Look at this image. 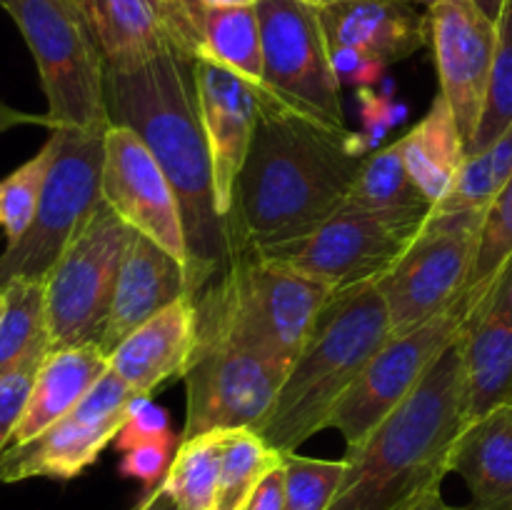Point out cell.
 I'll return each mask as SVG.
<instances>
[{
  "label": "cell",
  "instance_id": "cell-1",
  "mask_svg": "<svg viewBox=\"0 0 512 510\" xmlns=\"http://www.w3.org/2000/svg\"><path fill=\"white\" fill-rule=\"evenodd\" d=\"M370 155L368 140L293 108H260L235 183V258L308 235L338 213Z\"/></svg>",
  "mask_w": 512,
  "mask_h": 510
},
{
  "label": "cell",
  "instance_id": "cell-2",
  "mask_svg": "<svg viewBox=\"0 0 512 510\" xmlns=\"http://www.w3.org/2000/svg\"><path fill=\"white\" fill-rule=\"evenodd\" d=\"M110 125L130 128L153 153L178 195L188 238V283L198 295L235 260L230 225L215 203L213 160L200 120L195 60L163 53L105 70Z\"/></svg>",
  "mask_w": 512,
  "mask_h": 510
},
{
  "label": "cell",
  "instance_id": "cell-3",
  "mask_svg": "<svg viewBox=\"0 0 512 510\" xmlns=\"http://www.w3.org/2000/svg\"><path fill=\"white\" fill-rule=\"evenodd\" d=\"M468 428L463 333L413 393L345 455L328 510H408L440 493L450 455Z\"/></svg>",
  "mask_w": 512,
  "mask_h": 510
},
{
  "label": "cell",
  "instance_id": "cell-4",
  "mask_svg": "<svg viewBox=\"0 0 512 510\" xmlns=\"http://www.w3.org/2000/svg\"><path fill=\"white\" fill-rule=\"evenodd\" d=\"M390 335V315L378 285L335 293L290 365L273 410L260 428L265 443L285 455L298 453L305 440L328 428L335 408Z\"/></svg>",
  "mask_w": 512,
  "mask_h": 510
},
{
  "label": "cell",
  "instance_id": "cell-5",
  "mask_svg": "<svg viewBox=\"0 0 512 510\" xmlns=\"http://www.w3.org/2000/svg\"><path fill=\"white\" fill-rule=\"evenodd\" d=\"M333 295L325 285L258 255H238L220 278L195 295L198 345L263 350L293 365Z\"/></svg>",
  "mask_w": 512,
  "mask_h": 510
},
{
  "label": "cell",
  "instance_id": "cell-6",
  "mask_svg": "<svg viewBox=\"0 0 512 510\" xmlns=\"http://www.w3.org/2000/svg\"><path fill=\"white\" fill-rule=\"evenodd\" d=\"M0 8L18 25L38 65L50 130L110 125L108 65L83 0H0Z\"/></svg>",
  "mask_w": 512,
  "mask_h": 510
},
{
  "label": "cell",
  "instance_id": "cell-7",
  "mask_svg": "<svg viewBox=\"0 0 512 510\" xmlns=\"http://www.w3.org/2000/svg\"><path fill=\"white\" fill-rule=\"evenodd\" d=\"M430 210H360L343 205L303 238L265 245L253 255L343 293L378 283L415 243Z\"/></svg>",
  "mask_w": 512,
  "mask_h": 510
},
{
  "label": "cell",
  "instance_id": "cell-8",
  "mask_svg": "<svg viewBox=\"0 0 512 510\" xmlns=\"http://www.w3.org/2000/svg\"><path fill=\"white\" fill-rule=\"evenodd\" d=\"M105 128H55V158L38 210L23 238L0 255V285L13 278L45 280L75 235L103 203Z\"/></svg>",
  "mask_w": 512,
  "mask_h": 510
},
{
  "label": "cell",
  "instance_id": "cell-9",
  "mask_svg": "<svg viewBox=\"0 0 512 510\" xmlns=\"http://www.w3.org/2000/svg\"><path fill=\"white\" fill-rule=\"evenodd\" d=\"M263 40L260 108H293L323 123L345 128L340 80L330 63V45L320 8L310 0H260L255 5Z\"/></svg>",
  "mask_w": 512,
  "mask_h": 510
},
{
  "label": "cell",
  "instance_id": "cell-10",
  "mask_svg": "<svg viewBox=\"0 0 512 510\" xmlns=\"http://www.w3.org/2000/svg\"><path fill=\"white\" fill-rule=\"evenodd\" d=\"M135 230L100 203L45 278L50 350L100 343Z\"/></svg>",
  "mask_w": 512,
  "mask_h": 510
},
{
  "label": "cell",
  "instance_id": "cell-11",
  "mask_svg": "<svg viewBox=\"0 0 512 510\" xmlns=\"http://www.w3.org/2000/svg\"><path fill=\"white\" fill-rule=\"evenodd\" d=\"M488 213L428 215L415 243L378 280L393 335L448 310L468 290Z\"/></svg>",
  "mask_w": 512,
  "mask_h": 510
},
{
  "label": "cell",
  "instance_id": "cell-12",
  "mask_svg": "<svg viewBox=\"0 0 512 510\" xmlns=\"http://www.w3.org/2000/svg\"><path fill=\"white\" fill-rule=\"evenodd\" d=\"M475 310L478 295L465 290L463 298L433 320L403 335H390L330 418L328 428L343 435L348 450L358 448L413 393L440 355L460 338Z\"/></svg>",
  "mask_w": 512,
  "mask_h": 510
},
{
  "label": "cell",
  "instance_id": "cell-13",
  "mask_svg": "<svg viewBox=\"0 0 512 510\" xmlns=\"http://www.w3.org/2000/svg\"><path fill=\"white\" fill-rule=\"evenodd\" d=\"M290 363L263 350L200 343L185 373L188 415L180 440L210 430H255L268 420Z\"/></svg>",
  "mask_w": 512,
  "mask_h": 510
},
{
  "label": "cell",
  "instance_id": "cell-14",
  "mask_svg": "<svg viewBox=\"0 0 512 510\" xmlns=\"http://www.w3.org/2000/svg\"><path fill=\"white\" fill-rule=\"evenodd\" d=\"M135 398L138 395L108 370L58 423L28 443L10 445L3 450L0 483H20L33 478H78L110 443H115Z\"/></svg>",
  "mask_w": 512,
  "mask_h": 510
},
{
  "label": "cell",
  "instance_id": "cell-15",
  "mask_svg": "<svg viewBox=\"0 0 512 510\" xmlns=\"http://www.w3.org/2000/svg\"><path fill=\"white\" fill-rule=\"evenodd\" d=\"M100 188H103V200L123 223L168 250L185 265V270L190 268L188 238H185L178 195L148 145L130 128L110 125L105 133Z\"/></svg>",
  "mask_w": 512,
  "mask_h": 510
},
{
  "label": "cell",
  "instance_id": "cell-16",
  "mask_svg": "<svg viewBox=\"0 0 512 510\" xmlns=\"http://www.w3.org/2000/svg\"><path fill=\"white\" fill-rule=\"evenodd\" d=\"M425 20L440 95L453 108L465 150H470L498 48V23L490 20L475 0H433Z\"/></svg>",
  "mask_w": 512,
  "mask_h": 510
},
{
  "label": "cell",
  "instance_id": "cell-17",
  "mask_svg": "<svg viewBox=\"0 0 512 510\" xmlns=\"http://www.w3.org/2000/svg\"><path fill=\"white\" fill-rule=\"evenodd\" d=\"M195 90L213 160L215 203L228 223L233 213L235 183L248 158L260 118L258 93L243 75L210 58H195Z\"/></svg>",
  "mask_w": 512,
  "mask_h": 510
},
{
  "label": "cell",
  "instance_id": "cell-18",
  "mask_svg": "<svg viewBox=\"0 0 512 510\" xmlns=\"http://www.w3.org/2000/svg\"><path fill=\"white\" fill-rule=\"evenodd\" d=\"M108 68L138 65L163 53L198 58L190 0H83Z\"/></svg>",
  "mask_w": 512,
  "mask_h": 510
},
{
  "label": "cell",
  "instance_id": "cell-19",
  "mask_svg": "<svg viewBox=\"0 0 512 510\" xmlns=\"http://www.w3.org/2000/svg\"><path fill=\"white\" fill-rule=\"evenodd\" d=\"M195 355L198 305L195 295H180L110 353V373L118 375L135 395L150 398L160 385L185 378Z\"/></svg>",
  "mask_w": 512,
  "mask_h": 510
},
{
  "label": "cell",
  "instance_id": "cell-20",
  "mask_svg": "<svg viewBox=\"0 0 512 510\" xmlns=\"http://www.w3.org/2000/svg\"><path fill=\"white\" fill-rule=\"evenodd\" d=\"M180 295H190L185 265L158 243L135 233L120 265L108 323L98 345L110 355L135 328L148 323Z\"/></svg>",
  "mask_w": 512,
  "mask_h": 510
},
{
  "label": "cell",
  "instance_id": "cell-21",
  "mask_svg": "<svg viewBox=\"0 0 512 510\" xmlns=\"http://www.w3.org/2000/svg\"><path fill=\"white\" fill-rule=\"evenodd\" d=\"M328 43L393 65L428 43V20L408 0H335L318 5Z\"/></svg>",
  "mask_w": 512,
  "mask_h": 510
},
{
  "label": "cell",
  "instance_id": "cell-22",
  "mask_svg": "<svg viewBox=\"0 0 512 510\" xmlns=\"http://www.w3.org/2000/svg\"><path fill=\"white\" fill-rule=\"evenodd\" d=\"M110 370V355L98 343L70 345V348H53L45 355L28 405L23 410L13 443L20 445L33 440L50 425L68 415L93 385Z\"/></svg>",
  "mask_w": 512,
  "mask_h": 510
},
{
  "label": "cell",
  "instance_id": "cell-23",
  "mask_svg": "<svg viewBox=\"0 0 512 510\" xmlns=\"http://www.w3.org/2000/svg\"><path fill=\"white\" fill-rule=\"evenodd\" d=\"M450 473L483 510H512V403L473 420L450 455Z\"/></svg>",
  "mask_w": 512,
  "mask_h": 510
},
{
  "label": "cell",
  "instance_id": "cell-24",
  "mask_svg": "<svg viewBox=\"0 0 512 510\" xmlns=\"http://www.w3.org/2000/svg\"><path fill=\"white\" fill-rule=\"evenodd\" d=\"M468 425L512 403V315L490 305L463 328Z\"/></svg>",
  "mask_w": 512,
  "mask_h": 510
},
{
  "label": "cell",
  "instance_id": "cell-25",
  "mask_svg": "<svg viewBox=\"0 0 512 510\" xmlns=\"http://www.w3.org/2000/svg\"><path fill=\"white\" fill-rule=\"evenodd\" d=\"M405 168L430 205L440 203L453 190L468 150L455 123L453 108L443 95H435L433 105L418 125L398 138Z\"/></svg>",
  "mask_w": 512,
  "mask_h": 510
},
{
  "label": "cell",
  "instance_id": "cell-26",
  "mask_svg": "<svg viewBox=\"0 0 512 510\" xmlns=\"http://www.w3.org/2000/svg\"><path fill=\"white\" fill-rule=\"evenodd\" d=\"M198 58H210L243 75L263 98V40L255 8H203L193 3Z\"/></svg>",
  "mask_w": 512,
  "mask_h": 510
},
{
  "label": "cell",
  "instance_id": "cell-27",
  "mask_svg": "<svg viewBox=\"0 0 512 510\" xmlns=\"http://www.w3.org/2000/svg\"><path fill=\"white\" fill-rule=\"evenodd\" d=\"M5 313L0 320V378L30 358L50 353L45 280L13 278L3 283Z\"/></svg>",
  "mask_w": 512,
  "mask_h": 510
},
{
  "label": "cell",
  "instance_id": "cell-28",
  "mask_svg": "<svg viewBox=\"0 0 512 510\" xmlns=\"http://www.w3.org/2000/svg\"><path fill=\"white\" fill-rule=\"evenodd\" d=\"M223 443L225 430H210L180 440L163 478V488L168 490L178 510L218 508Z\"/></svg>",
  "mask_w": 512,
  "mask_h": 510
},
{
  "label": "cell",
  "instance_id": "cell-29",
  "mask_svg": "<svg viewBox=\"0 0 512 510\" xmlns=\"http://www.w3.org/2000/svg\"><path fill=\"white\" fill-rule=\"evenodd\" d=\"M348 208L360 210H430V200L405 168L400 143L373 150L350 188Z\"/></svg>",
  "mask_w": 512,
  "mask_h": 510
},
{
  "label": "cell",
  "instance_id": "cell-30",
  "mask_svg": "<svg viewBox=\"0 0 512 510\" xmlns=\"http://www.w3.org/2000/svg\"><path fill=\"white\" fill-rule=\"evenodd\" d=\"M285 463V453L275 450L255 430H225L223 460H220L218 508L245 510L265 475Z\"/></svg>",
  "mask_w": 512,
  "mask_h": 510
},
{
  "label": "cell",
  "instance_id": "cell-31",
  "mask_svg": "<svg viewBox=\"0 0 512 510\" xmlns=\"http://www.w3.org/2000/svg\"><path fill=\"white\" fill-rule=\"evenodd\" d=\"M512 270V175L485 215L483 233H480L478 258L468 290L478 295V310L470 318L485 313L498 298L500 285Z\"/></svg>",
  "mask_w": 512,
  "mask_h": 510
},
{
  "label": "cell",
  "instance_id": "cell-32",
  "mask_svg": "<svg viewBox=\"0 0 512 510\" xmlns=\"http://www.w3.org/2000/svg\"><path fill=\"white\" fill-rule=\"evenodd\" d=\"M55 158V138L45 140L43 148L25 160L20 168L0 180V230H5L8 245L18 243L30 228Z\"/></svg>",
  "mask_w": 512,
  "mask_h": 510
},
{
  "label": "cell",
  "instance_id": "cell-33",
  "mask_svg": "<svg viewBox=\"0 0 512 510\" xmlns=\"http://www.w3.org/2000/svg\"><path fill=\"white\" fill-rule=\"evenodd\" d=\"M512 128V0L498 20V48L490 68L483 113L468 155L490 148Z\"/></svg>",
  "mask_w": 512,
  "mask_h": 510
},
{
  "label": "cell",
  "instance_id": "cell-34",
  "mask_svg": "<svg viewBox=\"0 0 512 510\" xmlns=\"http://www.w3.org/2000/svg\"><path fill=\"white\" fill-rule=\"evenodd\" d=\"M348 463L285 455V510H328Z\"/></svg>",
  "mask_w": 512,
  "mask_h": 510
},
{
  "label": "cell",
  "instance_id": "cell-35",
  "mask_svg": "<svg viewBox=\"0 0 512 510\" xmlns=\"http://www.w3.org/2000/svg\"><path fill=\"white\" fill-rule=\"evenodd\" d=\"M145 443H180V438L170 428L168 413L150 398L138 395L130 403L128 418H125L123 430H120L113 445L120 453H125V450Z\"/></svg>",
  "mask_w": 512,
  "mask_h": 510
},
{
  "label": "cell",
  "instance_id": "cell-36",
  "mask_svg": "<svg viewBox=\"0 0 512 510\" xmlns=\"http://www.w3.org/2000/svg\"><path fill=\"white\" fill-rule=\"evenodd\" d=\"M45 355L30 358L28 363H23L20 368L10 370L5 378H0V455L13 443L15 428H18L20 418H23V410L28 405L35 375H38Z\"/></svg>",
  "mask_w": 512,
  "mask_h": 510
},
{
  "label": "cell",
  "instance_id": "cell-37",
  "mask_svg": "<svg viewBox=\"0 0 512 510\" xmlns=\"http://www.w3.org/2000/svg\"><path fill=\"white\" fill-rule=\"evenodd\" d=\"M178 445L180 443L135 445V448L125 450L123 453L118 473L123 475V478L140 480L145 488L153 490L155 485L163 483L165 473H168V468H170V460H173Z\"/></svg>",
  "mask_w": 512,
  "mask_h": 510
},
{
  "label": "cell",
  "instance_id": "cell-38",
  "mask_svg": "<svg viewBox=\"0 0 512 510\" xmlns=\"http://www.w3.org/2000/svg\"><path fill=\"white\" fill-rule=\"evenodd\" d=\"M330 45V63L340 85H355V88H370L380 83L388 65L378 58H370L363 50L348 48V45Z\"/></svg>",
  "mask_w": 512,
  "mask_h": 510
},
{
  "label": "cell",
  "instance_id": "cell-39",
  "mask_svg": "<svg viewBox=\"0 0 512 510\" xmlns=\"http://www.w3.org/2000/svg\"><path fill=\"white\" fill-rule=\"evenodd\" d=\"M360 103H363V118H365V128H368V140L375 143V140L383 138L385 130L390 125L398 123L403 118L405 108H395L388 98L383 95H375L370 88H358Z\"/></svg>",
  "mask_w": 512,
  "mask_h": 510
},
{
  "label": "cell",
  "instance_id": "cell-40",
  "mask_svg": "<svg viewBox=\"0 0 512 510\" xmlns=\"http://www.w3.org/2000/svg\"><path fill=\"white\" fill-rule=\"evenodd\" d=\"M245 510H285V463L265 475L263 483L250 495Z\"/></svg>",
  "mask_w": 512,
  "mask_h": 510
},
{
  "label": "cell",
  "instance_id": "cell-41",
  "mask_svg": "<svg viewBox=\"0 0 512 510\" xmlns=\"http://www.w3.org/2000/svg\"><path fill=\"white\" fill-rule=\"evenodd\" d=\"M18 125H45L50 128L48 115H30V113H20V110L10 108L8 103L0 100V133L10 128H18Z\"/></svg>",
  "mask_w": 512,
  "mask_h": 510
},
{
  "label": "cell",
  "instance_id": "cell-42",
  "mask_svg": "<svg viewBox=\"0 0 512 510\" xmlns=\"http://www.w3.org/2000/svg\"><path fill=\"white\" fill-rule=\"evenodd\" d=\"M133 510H178V505L173 503V498L168 495V490L163 488V483L155 485L153 490L145 493V498L135 505Z\"/></svg>",
  "mask_w": 512,
  "mask_h": 510
},
{
  "label": "cell",
  "instance_id": "cell-43",
  "mask_svg": "<svg viewBox=\"0 0 512 510\" xmlns=\"http://www.w3.org/2000/svg\"><path fill=\"white\" fill-rule=\"evenodd\" d=\"M495 308H500L503 313L512 315V270L508 273V278H505V283L500 285L498 290V298H495Z\"/></svg>",
  "mask_w": 512,
  "mask_h": 510
},
{
  "label": "cell",
  "instance_id": "cell-44",
  "mask_svg": "<svg viewBox=\"0 0 512 510\" xmlns=\"http://www.w3.org/2000/svg\"><path fill=\"white\" fill-rule=\"evenodd\" d=\"M203 8H255L260 0H193Z\"/></svg>",
  "mask_w": 512,
  "mask_h": 510
},
{
  "label": "cell",
  "instance_id": "cell-45",
  "mask_svg": "<svg viewBox=\"0 0 512 510\" xmlns=\"http://www.w3.org/2000/svg\"><path fill=\"white\" fill-rule=\"evenodd\" d=\"M475 3H478V8L483 10L490 20H495V23H498L500 15H503V10H505V5H508V0H475Z\"/></svg>",
  "mask_w": 512,
  "mask_h": 510
},
{
  "label": "cell",
  "instance_id": "cell-46",
  "mask_svg": "<svg viewBox=\"0 0 512 510\" xmlns=\"http://www.w3.org/2000/svg\"><path fill=\"white\" fill-rule=\"evenodd\" d=\"M440 498H443V493H433V495H428V498L418 500V503H415V505H410L408 510H433L435 503H438Z\"/></svg>",
  "mask_w": 512,
  "mask_h": 510
},
{
  "label": "cell",
  "instance_id": "cell-47",
  "mask_svg": "<svg viewBox=\"0 0 512 510\" xmlns=\"http://www.w3.org/2000/svg\"><path fill=\"white\" fill-rule=\"evenodd\" d=\"M433 510H483V508H478V505H475V503H470V505H460V508H458V505H448V503H445L443 498H440L438 503H435V508H433Z\"/></svg>",
  "mask_w": 512,
  "mask_h": 510
},
{
  "label": "cell",
  "instance_id": "cell-48",
  "mask_svg": "<svg viewBox=\"0 0 512 510\" xmlns=\"http://www.w3.org/2000/svg\"><path fill=\"white\" fill-rule=\"evenodd\" d=\"M3 313H5V288L0 285V320H3Z\"/></svg>",
  "mask_w": 512,
  "mask_h": 510
},
{
  "label": "cell",
  "instance_id": "cell-49",
  "mask_svg": "<svg viewBox=\"0 0 512 510\" xmlns=\"http://www.w3.org/2000/svg\"><path fill=\"white\" fill-rule=\"evenodd\" d=\"M408 3H413V5H430V3H433V0H408Z\"/></svg>",
  "mask_w": 512,
  "mask_h": 510
},
{
  "label": "cell",
  "instance_id": "cell-50",
  "mask_svg": "<svg viewBox=\"0 0 512 510\" xmlns=\"http://www.w3.org/2000/svg\"><path fill=\"white\" fill-rule=\"evenodd\" d=\"M310 3H315V5H325V3H328V0H310Z\"/></svg>",
  "mask_w": 512,
  "mask_h": 510
},
{
  "label": "cell",
  "instance_id": "cell-51",
  "mask_svg": "<svg viewBox=\"0 0 512 510\" xmlns=\"http://www.w3.org/2000/svg\"><path fill=\"white\" fill-rule=\"evenodd\" d=\"M328 3H335V0H328Z\"/></svg>",
  "mask_w": 512,
  "mask_h": 510
}]
</instances>
